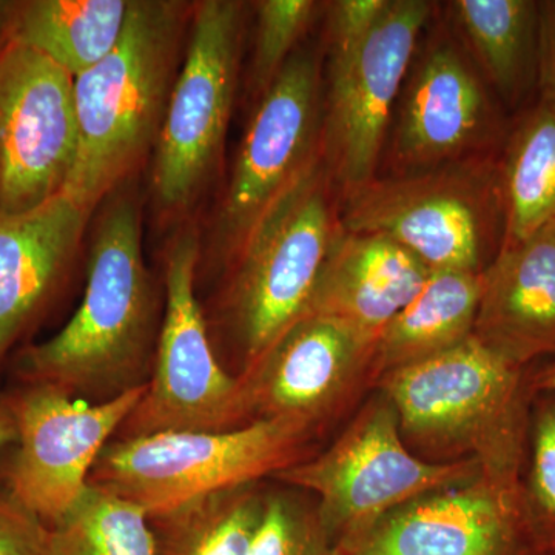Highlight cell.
<instances>
[{
    "label": "cell",
    "mask_w": 555,
    "mask_h": 555,
    "mask_svg": "<svg viewBox=\"0 0 555 555\" xmlns=\"http://www.w3.org/2000/svg\"><path fill=\"white\" fill-rule=\"evenodd\" d=\"M160 320L142 255L141 198L129 181L102 203L79 308L56 335L22 350L17 375L90 403L115 400L147 387Z\"/></svg>",
    "instance_id": "1"
},
{
    "label": "cell",
    "mask_w": 555,
    "mask_h": 555,
    "mask_svg": "<svg viewBox=\"0 0 555 555\" xmlns=\"http://www.w3.org/2000/svg\"><path fill=\"white\" fill-rule=\"evenodd\" d=\"M192 11L184 2L130 0L118 46L75 78L79 149L64 193L90 217L153 155Z\"/></svg>",
    "instance_id": "2"
},
{
    "label": "cell",
    "mask_w": 555,
    "mask_h": 555,
    "mask_svg": "<svg viewBox=\"0 0 555 555\" xmlns=\"http://www.w3.org/2000/svg\"><path fill=\"white\" fill-rule=\"evenodd\" d=\"M476 337L378 379L408 448L430 463L476 460L489 476L520 481L528 452L529 374Z\"/></svg>",
    "instance_id": "3"
},
{
    "label": "cell",
    "mask_w": 555,
    "mask_h": 555,
    "mask_svg": "<svg viewBox=\"0 0 555 555\" xmlns=\"http://www.w3.org/2000/svg\"><path fill=\"white\" fill-rule=\"evenodd\" d=\"M335 181L323 155L266 211L225 266L219 317L235 349L236 377L308 313L343 232Z\"/></svg>",
    "instance_id": "4"
},
{
    "label": "cell",
    "mask_w": 555,
    "mask_h": 555,
    "mask_svg": "<svg viewBox=\"0 0 555 555\" xmlns=\"http://www.w3.org/2000/svg\"><path fill=\"white\" fill-rule=\"evenodd\" d=\"M481 470L476 460L430 463L416 456L389 397L374 389L327 448L273 480L309 492L328 540L350 555L397 507L474 480Z\"/></svg>",
    "instance_id": "5"
},
{
    "label": "cell",
    "mask_w": 555,
    "mask_h": 555,
    "mask_svg": "<svg viewBox=\"0 0 555 555\" xmlns=\"http://www.w3.org/2000/svg\"><path fill=\"white\" fill-rule=\"evenodd\" d=\"M346 232L396 241L430 270L483 273L502 246L500 170L477 158L343 190Z\"/></svg>",
    "instance_id": "6"
},
{
    "label": "cell",
    "mask_w": 555,
    "mask_h": 555,
    "mask_svg": "<svg viewBox=\"0 0 555 555\" xmlns=\"http://www.w3.org/2000/svg\"><path fill=\"white\" fill-rule=\"evenodd\" d=\"M318 451L320 438L283 422L115 438L89 485L129 500L150 516L210 492L273 478Z\"/></svg>",
    "instance_id": "7"
},
{
    "label": "cell",
    "mask_w": 555,
    "mask_h": 555,
    "mask_svg": "<svg viewBox=\"0 0 555 555\" xmlns=\"http://www.w3.org/2000/svg\"><path fill=\"white\" fill-rule=\"evenodd\" d=\"M244 3H193L188 49L153 150L150 192L175 221L196 206L217 175L238 87Z\"/></svg>",
    "instance_id": "8"
},
{
    "label": "cell",
    "mask_w": 555,
    "mask_h": 555,
    "mask_svg": "<svg viewBox=\"0 0 555 555\" xmlns=\"http://www.w3.org/2000/svg\"><path fill=\"white\" fill-rule=\"evenodd\" d=\"M203 241L185 225L164 255V312L144 397L116 438L246 426L240 378L222 366L196 298Z\"/></svg>",
    "instance_id": "9"
},
{
    "label": "cell",
    "mask_w": 555,
    "mask_h": 555,
    "mask_svg": "<svg viewBox=\"0 0 555 555\" xmlns=\"http://www.w3.org/2000/svg\"><path fill=\"white\" fill-rule=\"evenodd\" d=\"M323 155L318 57L295 51L259 98L215 215L210 258L229 264L250 230Z\"/></svg>",
    "instance_id": "10"
},
{
    "label": "cell",
    "mask_w": 555,
    "mask_h": 555,
    "mask_svg": "<svg viewBox=\"0 0 555 555\" xmlns=\"http://www.w3.org/2000/svg\"><path fill=\"white\" fill-rule=\"evenodd\" d=\"M379 337L308 313L240 375L246 423L283 422L320 440L377 385Z\"/></svg>",
    "instance_id": "11"
},
{
    "label": "cell",
    "mask_w": 555,
    "mask_h": 555,
    "mask_svg": "<svg viewBox=\"0 0 555 555\" xmlns=\"http://www.w3.org/2000/svg\"><path fill=\"white\" fill-rule=\"evenodd\" d=\"M145 389L90 403L47 385H27L5 397L17 427L2 485L50 528L60 524L89 488L104 449L144 397Z\"/></svg>",
    "instance_id": "12"
},
{
    "label": "cell",
    "mask_w": 555,
    "mask_h": 555,
    "mask_svg": "<svg viewBox=\"0 0 555 555\" xmlns=\"http://www.w3.org/2000/svg\"><path fill=\"white\" fill-rule=\"evenodd\" d=\"M433 13L426 0H389L378 24L357 49L328 57L323 109V158L343 190L377 173L398 98L416 43Z\"/></svg>",
    "instance_id": "13"
},
{
    "label": "cell",
    "mask_w": 555,
    "mask_h": 555,
    "mask_svg": "<svg viewBox=\"0 0 555 555\" xmlns=\"http://www.w3.org/2000/svg\"><path fill=\"white\" fill-rule=\"evenodd\" d=\"M79 149L75 78L11 39L0 51V210H33L64 193Z\"/></svg>",
    "instance_id": "14"
},
{
    "label": "cell",
    "mask_w": 555,
    "mask_h": 555,
    "mask_svg": "<svg viewBox=\"0 0 555 555\" xmlns=\"http://www.w3.org/2000/svg\"><path fill=\"white\" fill-rule=\"evenodd\" d=\"M350 555H543L526 518L520 481L485 470L397 507Z\"/></svg>",
    "instance_id": "15"
},
{
    "label": "cell",
    "mask_w": 555,
    "mask_h": 555,
    "mask_svg": "<svg viewBox=\"0 0 555 555\" xmlns=\"http://www.w3.org/2000/svg\"><path fill=\"white\" fill-rule=\"evenodd\" d=\"M414 57L397 102L389 158L393 175L481 158L494 109L465 51L434 39Z\"/></svg>",
    "instance_id": "16"
},
{
    "label": "cell",
    "mask_w": 555,
    "mask_h": 555,
    "mask_svg": "<svg viewBox=\"0 0 555 555\" xmlns=\"http://www.w3.org/2000/svg\"><path fill=\"white\" fill-rule=\"evenodd\" d=\"M90 219L65 193L0 210V366L67 286Z\"/></svg>",
    "instance_id": "17"
},
{
    "label": "cell",
    "mask_w": 555,
    "mask_h": 555,
    "mask_svg": "<svg viewBox=\"0 0 555 555\" xmlns=\"http://www.w3.org/2000/svg\"><path fill=\"white\" fill-rule=\"evenodd\" d=\"M481 283L474 337L520 367L555 357V219L500 246Z\"/></svg>",
    "instance_id": "18"
},
{
    "label": "cell",
    "mask_w": 555,
    "mask_h": 555,
    "mask_svg": "<svg viewBox=\"0 0 555 555\" xmlns=\"http://www.w3.org/2000/svg\"><path fill=\"white\" fill-rule=\"evenodd\" d=\"M430 272L396 241L343 229L318 278L308 313L379 337L422 291Z\"/></svg>",
    "instance_id": "19"
},
{
    "label": "cell",
    "mask_w": 555,
    "mask_h": 555,
    "mask_svg": "<svg viewBox=\"0 0 555 555\" xmlns=\"http://www.w3.org/2000/svg\"><path fill=\"white\" fill-rule=\"evenodd\" d=\"M481 273L433 270L415 298L385 327L375 350L377 382L441 356L473 337Z\"/></svg>",
    "instance_id": "20"
},
{
    "label": "cell",
    "mask_w": 555,
    "mask_h": 555,
    "mask_svg": "<svg viewBox=\"0 0 555 555\" xmlns=\"http://www.w3.org/2000/svg\"><path fill=\"white\" fill-rule=\"evenodd\" d=\"M130 0H30L21 2L11 39L39 51L73 78L115 50Z\"/></svg>",
    "instance_id": "21"
},
{
    "label": "cell",
    "mask_w": 555,
    "mask_h": 555,
    "mask_svg": "<svg viewBox=\"0 0 555 555\" xmlns=\"http://www.w3.org/2000/svg\"><path fill=\"white\" fill-rule=\"evenodd\" d=\"M268 489L264 480L233 486L150 514L155 555H247Z\"/></svg>",
    "instance_id": "22"
},
{
    "label": "cell",
    "mask_w": 555,
    "mask_h": 555,
    "mask_svg": "<svg viewBox=\"0 0 555 555\" xmlns=\"http://www.w3.org/2000/svg\"><path fill=\"white\" fill-rule=\"evenodd\" d=\"M452 20L466 49L505 100H517L539 57V3L455 0Z\"/></svg>",
    "instance_id": "23"
},
{
    "label": "cell",
    "mask_w": 555,
    "mask_h": 555,
    "mask_svg": "<svg viewBox=\"0 0 555 555\" xmlns=\"http://www.w3.org/2000/svg\"><path fill=\"white\" fill-rule=\"evenodd\" d=\"M503 244L532 235L555 219V107L540 101L518 127L500 170Z\"/></svg>",
    "instance_id": "24"
},
{
    "label": "cell",
    "mask_w": 555,
    "mask_h": 555,
    "mask_svg": "<svg viewBox=\"0 0 555 555\" xmlns=\"http://www.w3.org/2000/svg\"><path fill=\"white\" fill-rule=\"evenodd\" d=\"M49 555H155L147 513L89 485L67 516L50 528Z\"/></svg>",
    "instance_id": "25"
},
{
    "label": "cell",
    "mask_w": 555,
    "mask_h": 555,
    "mask_svg": "<svg viewBox=\"0 0 555 555\" xmlns=\"http://www.w3.org/2000/svg\"><path fill=\"white\" fill-rule=\"evenodd\" d=\"M528 524L543 555H555V393H534L520 478Z\"/></svg>",
    "instance_id": "26"
},
{
    "label": "cell",
    "mask_w": 555,
    "mask_h": 555,
    "mask_svg": "<svg viewBox=\"0 0 555 555\" xmlns=\"http://www.w3.org/2000/svg\"><path fill=\"white\" fill-rule=\"evenodd\" d=\"M247 555L346 554L328 540L315 499L294 486L278 483L269 485L264 517Z\"/></svg>",
    "instance_id": "27"
},
{
    "label": "cell",
    "mask_w": 555,
    "mask_h": 555,
    "mask_svg": "<svg viewBox=\"0 0 555 555\" xmlns=\"http://www.w3.org/2000/svg\"><path fill=\"white\" fill-rule=\"evenodd\" d=\"M320 3L312 0H262L257 3V33L251 54L250 86L261 98L295 54Z\"/></svg>",
    "instance_id": "28"
},
{
    "label": "cell",
    "mask_w": 555,
    "mask_h": 555,
    "mask_svg": "<svg viewBox=\"0 0 555 555\" xmlns=\"http://www.w3.org/2000/svg\"><path fill=\"white\" fill-rule=\"evenodd\" d=\"M389 0H338L328 3V57L341 56L357 49L371 35Z\"/></svg>",
    "instance_id": "29"
},
{
    "label": "cell",
    "mask_w": 555,
    "mask_h": 555,
    "mask_svg": "<svg viewBox=\"0 0 555 555\" xmlns=\"http://www.w3.org/2000/svg\"><path fill=\"white\" fill-rule=\"evenodd\" d=\"M50 529L0 483V555H49Z\"/></svg>",
    "instance_id": "30"
},
{
    "label": "cell",
    "mask_w": 555,
    "mask_h": 555,
    "mask_svg": "<svg viewBox=\"0 0 555 555\" xmlns=\"http://www.w3.org/2000/svg\"><path fill=\"white\" fill-rule=\"evenodd\" d=\"M542 102L555 107V0L539 3V57H537Z\"/></svg>",
    "instance_id": "31"
},
{
    "label": "cell",
    "mask_w": 555,
    "mask_h": 555,
    "mask_svg": "<svg viewBox=\"0 0 555 555\" xmlns=\"http://www.w3.org/2000/svg\"><path fill=\"white\" fill-rule=\"evenodd\" d=\"M529 385L534 393H555V360L547 363L546 366L532 367L531 374H529Z\"/></svg>",
    "instance_id": "32"
},
{
    "label": "cell",
    "mask_w": 555,
    "mask_h": 555,
    "mask_svg": "<svg viewBox=\"0 0 555 555\" xmlns=\"http://www.w3.org/2000/svg\"><path fill=\"white\" fill-rule=\"evenodd\" d=\"M17 427L5 397L0 398V449L16 443Z\"/></svg>",
    "instance_id": "33"
},
{
    "label": "cell",
    "mask_w": 555,
    "mask_h": 555,
    "mask_svg": "<svg viewBox=\"0 0 555 555\" xmlns=\"http://www.w3.org/2000/svg\"><path fill=\"white\" fill-rule=\"evenodd\" d=\"M20 3L0 0V51L11 40V33H13L14 20H16Z\"/></svg>",
    "instance_id": "34"
}]
</instances>
